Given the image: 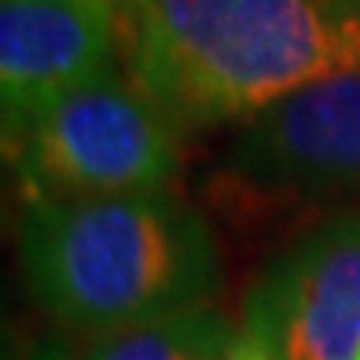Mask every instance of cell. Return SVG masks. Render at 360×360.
I'll return each instance as SVG.
<instances>
[{
	"label": "cell",
	"instance_id": "1",
	"mask_svg": "<svg viewBox=\"0 0 360 360\" xmlns=\"http://www.w3.org/2000/svg\"><path fill=\"white\" fill-rule=\"evenodd\" d=\"M125 74L180 133L360 70V0H125Z\"/></svg>",
	"mask_w": 360,
	"mask_h": 360
},
{
	"label": "cell",
	"instance_id": "2",
	"mask_svg": "<svg viewBox=\"0 0 360 360\" xmlns=\"http://www.w3.org/2000/svg\"><path fill=\"white\" fill-rule=\"evenodd\" d=\"M19 265L41 313L89 342L214 309L221 290L214 228L173 191L26 202Z\"/></svg>",
	"mask_w": 360,
	"mask_h": 360
},
{
	"label": "cell",
	"instance_id": "3",
	"mask_svg": "<svg viewBox=\"0 0 360 360\" xmlns=\"http://www.w3.org/2000/svg\"><path fill=\"white\" fill-rule=\"evenodd\" d=\"M0 140L26 202L169 191L180 169V129L118 67L0 125Z\"/></svg>",
	"mask_w": 360,
	"mask_h": 360
},
{
	"label": "cell",
	"instance_id": "4",
	"mask_svg": "<svg viewBox=\"0 0 360 360\" xmlns=\"http://www.w3.org/2000/svg\"><path fill=\"white\" fill-rule=\"evenodd\" d=\"M214 180L221 195L250 206L356 199L360 70L313 81L250 118Z\"/></svg>",
	"mask_w": 360,
	"mask_h": 360
},
{
	"label": "cell",
	"instance_id": "5",
	"mask_svg": "<svg viewBox=\"0 0 360 360\" xmlns=\"http://www.w3.org/2000/svg\"><path fill=\"white\" fill-rule=\"evenodd\" d=\"M247 320L276 360H360V217H342L276 257Z\"/></svg>",
	"mask_w": 360,
	"mask_h": 360
},
{
	"label": "cell",
	"instance_id": "6",
	"mask_svg": "<svg viewBox=\"0 0 360 360\" xmlns=\"http://www.w3.org/2000/svg\"><path fill=\"white\" fill-rule=\"evenodd\" d=\"M125 0H0V125L118 67Z\"/></svg>",
	"mask_w": 360,
	"mask_h": 360
},
{
	"label": "cell",
	"instance_id": "7",
	"mask_svg": "<svg viewBox=\"0 0 360 360\" xmlns=\"http://www.w3.org/2000/svg\"><path fill=\"white\" fill-rule=\"evenodd\" d=\"M236 327L217 309L92 338L81 360H221Z\"/></svg>",
	"mask_w": 360,
	"mask_h": 360
},
{
	"label": "cell",
	"instance_id": "8",
	"mask_svg": "<svg viewBox=\"0 0 360 360\" xmlns=\"http://www.w3.org/2000/svg\"><path fill=\"white\" fill-rule=\"evenodd\" d=\"M221 360H276V356L265 346V338L243 320V327H236V335H232V342H228V349L221 353Z\"/></svg>",
	"mask_w": 360,
	"mask_h": 360
},
{
	"label": "cell",
	"instance_id": "9",
	"mask_svg": "<svg viewBox=\"0 0 360 360\" xmlns=\"http://www.w3.org/2000/svg\"><path fill=\"white\" fill-rule=\"evenodd\" d=\"M0 360H19V349H15V327H11V313L4 305V294H0Z\"/></svg>",
	"mask_w": 360,
	"mask_h": 360
},
{
	"label": "cell",
	"instance_id": "10",
	"mask_svg": "<svg viewBox=\"0 0 360 360\" xmlns=\"http://www.w3.org/2000/svg\"><path fill=\"white\" fill-rule=\"evenodd\" d=\"M22 360H70V356H67V349H63V342H44V346L30 349Z\"/></svg>",
	"mask_w": 360,
	"mask_h": 360
},
{
	"label": "cell",
	"instance_id": "11",
	"mask_svg": "<svg viewBox=\"0 0 360 360\" xmlns=\"http://www.w3.org/2000/svg\"><path fill=\"white\" fill-rule=\"evenodd\" d=\"M0 162H4V166H11V162H8V147H4V140H0Z\"/></svg>",
	"mask_w": 360,
	"mask_h": 360
}]
</instances>
